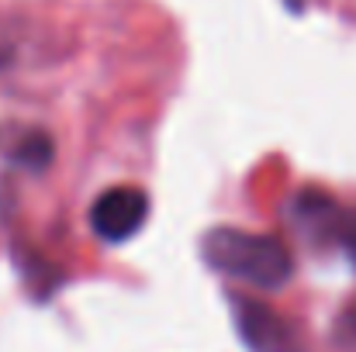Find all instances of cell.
<instances>
[{
    "mask_svg": "<svg viewBox=\"0 0 356 352\" xmlns=\"http://www.w3.org/2000/svg\"><path fill=\"white\" fill-rule=\"evenodd\" d=\"M145 218H149V197L138 187H111L90 208V228L108 245H121L131 235H138Z\"/></svg>",
    "mask_w": 356,
    "mask_h": 352,
    "instance_id": "cell-3",
    "label": "cell"
},
{
    "mask_svg": "<svg viewBox=\"0 0 356 352\" xmlns=\"http://www.w3.org/2000/svg\"><path fill=\"white\" fill-rule=\"evenodd\" d=\"M284 3H287L291 10H301V7H305V0H284Z\"/></svg>",
    "mask_w": 356,
    "mask_h": 352,
    "instance_id": "cell-6",
    "label": "cell"
},
{
    "mask_svg": "<svg viewBox=\"0 0 356 352\" xmlns=\"http://www.w3.org/2000/svg\"><path fill=\"white\" fill-rule=\"evenodd\" d=\"M336 339H339V346H356V297L343 308V315L336 321Z\"/></svg>",
    "mask_w": 356,
    "mask_h": 352,
    "instance_id": "cell-5",
    "label": "cell"
},
{
    "mask_svg": "<svg viewBox=\"0 0 356 352\" xmlns=\"http://www.w3.org/2000/svg\"><path fill=\"white\" fill-rule=\"evenodd\" d=\"M201 259L215 273L242 280L259 290H280L294 273V259L280 238L225 225L201 235Z\"/></svg>",
    "mask_w": 356,
    "mask_h": 352,
    "instance_id": "cell-1",
    "label": "cell"
},
{
    "mask_svg": "<svg viewBox=\"0 0 356 352\" xmlns=\"http://www.w3.org/2000/svg\"><path fill=\"white\" fill-rule=\"evenodd\" d=\"M232 318L238 339L249 352H301L294 325L256 297H232Z\"/></svg>",
    "mask_w": 356,
    "mask_h": 352,
    "instance_id": "cell-2",
    "label": "cell"
},
{
    "mask_svg": "<svg viewBox=\"0 0 356 352\" xmlns=\"http://www.w3.org/2000/svg\"><path fill=\"white\" fill-rule=\"evenodd\" d=\"M10 156H14L17 162L31 166V169H42V166H49V159H52V138H49L45 131H28V135L14 145Z\"/></svg>",
    "mask_w": 356,
    "mask_h": 352,
    "instance_id": "cell-4",
    "label": "cell"
}]
</instances>
